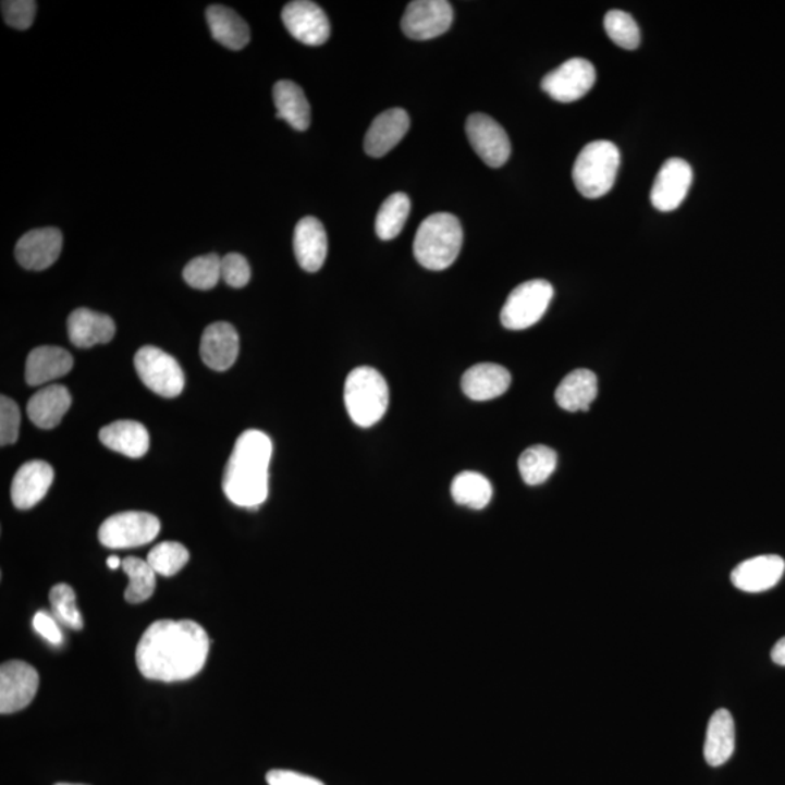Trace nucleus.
I'll return each instance as SVG.
<instances>
[{"mask_svg":"<svg viewBox=\"0 0 785 785\" xmlns=\"http://www.w3.org/2000/svg\"><path fill=\"white\" fill-rule=\"evenodd\" d=\"M210 639L191 620H160L151 624L138 641V671L147 679L177 683L197 675L206 665Z\"/></svg>","mask_w":785,"mask_h":785,"instance_id":"f257e3e1","label":"nucleus"},{"mask_svg":"<svg viewBox=\"0 0 785 785\" xmlns=\"http://www.w3.org/2000/svg\"><path fill=\"white\" fill-rule=\"evenodd\" d=\"M271 457L272 442L267 433L250 429L237 438L223 477V490L230 502L256 510L267 501Z\"/></svg>","mask_w":785,"mask_h":785,"instance_id":"f03ea898","label":"nucleus"},{"mask_svg":"<svg viewBox=\"0 0 785 785\" xmlns=\"http://www.w3.org/2000/svg\"><path fill=\"white\" fill-rule=\"evenodd\" d=\"M463 228L450 212H436L420 223L414 241L416 260L431 271H444L458 258Z\"/></svg>","mask_w":785,"mask_h":785,"instance_id":"7ed1b4c3","label":"nucleus"},{"mask_svg":"<svg viewBox=\"0 0 785 785\" xmlns=\"http://www.w3.org/2000/svg\"><path fill=\"white\" fill-rule=\"evenodd\" d=\"M389 385L371 367H358L346 379L344 401L349 418L361 428L380 422L389 407Z\"/></svg>","mask_w":785,"mask_h":785,"instance_id":"20e7f679","label":"nucleus"},{"mask_svg":"<svg viewBox=\"0 0 785 785\" xmlns=\"http://www.w3.org/2000/svg\"><path fill=\"white\" fill-rule=\"evenodd\" d=\"M620 168V150L614 143L600 140L585 146L576 159L574 182L584 197L600 198L615 184Z\"/></svg>","mask_w":785,"mask_h":785,"instance_id":"39448f33","label":"nucleus"},{"mask_svg":"<svg viewBox=\"0 0 785 785\" xmlns=\"http://www.w3.org/2000/svg\"><path fill=\"white\" fill-rule=\"evenodd\" d=\"M553 296V285L549 281L532 280L518 285L506 298L501 311L503 328L524 331L535 327L548 311Z\"/></svg>","mask_w":785,"mask_h":785,"instance_id":"423d86ee","label":"nucleus"},{"mask_svg":"<svg viewBox=\"0 0 785 785\" xmlns=\"http://www.w3.org/2000/svg\"><path fill=\"white\" fill-rule=\"evenodd\" d=\"M160 531L159 519L147 512H121L103 520L98 539L108 549L140 548L151 543Z\"/></svg>","mask_w":785,"mask_h":785,"instance_id":"0eeeda50","label":"nucleus"},{"mask_svg":"<svg viewBox=\"0 0 785 785\" xmlns=\"http://www.w3.org/2000/svg\"><path fill=\"white\" fill-rule=\"evenodd\" d=\"M134 367L143 384L162 397L180 396L185 385L184 371L172 355L156 346H143L134 357Z\"/></svg>","mask_w":785,"mask_h":785,"instance_id":"6e6552de","label":"nucleus"},{"mask_svg":"<svg viewBox=\"0 0 785 785\" xmlns=\"http://www.w3.org/2000/svg\"><path fill=\"white\" fill-rule=\"evenodd\" d=\"M597 72L591 62L585 59H571L554 69L541 82L544 93L557 102H575L596 85Z\"/></svg>","mask_w":785,"mask_h":785,"instance_id":"1a4fd4ad","label":"nucleus"},{"mask_svg":"<svg viewBox=\"0 0 785 785\" xmlns=\"http://www.w3.org/2000/svg\"><path fill=\"white\" fill-rule=\"evenodd\" d=\"M453 20V7L445 0H415L403 15L402 29L412 40L427 41L449 32Z\"/></svg>","mask_w":785,"mask_h":785,"instance_id":"9d476101","label":"nucleus"},{"mask_svg":"<svg viewBox=\"0 0 785 785\" xmlns=\"http://www.w3.org/2000/svg\"><path fill=\"white\" fill-rule=\"evenodd\" d=\"M468 142L479 158L490 168H501L511 156V142L501 124L492 116L471 114L467 119Z\"/></svg>","mask_w":785,"mask_h":785,"instance_id":"9b49d317","label":"nucleus"},{"mask_svg":"<svg viewBox=\"0 0 785 785\" xmlns=\"http://www.w3.org/2000/svg\"><path fill=\"white\" fill-rule=\"evenodd\" d=\"M40 676L23 661L3 663L0 667V713L12 714L25 709L36 697Z\"/></svg>","mask_w":785,"mask_h":785,"instance_id":"f8f14e48","label":"nucleus"},{"mask_svg":"<svg viewBox=\"0 0 785 785\" xmlns=\"http://www.w3.org/2000/svg\"><path fill=\"white\" fill-rule=\"evenodd\" d=\"M287 32L306 46H322L331 37V23L319 5L309 0H296L284 7L281 14Z\"/></svg>","mask_w":785,"mask_h":785,"instance_id":"ddd939ff","label":"nucleus"},{"mask_svg":"<svg viewBox=\"0 0 785 785\" xmlns=\"http://www.w3.org/2000/svg\"><path fill=\"white\" fill-rule=\"evenodd\" d=\"M691 184L692 169L688 162L679 158L666 160L650 191V201L659 211H674L687 198Z\"/></svg>","mask_w":785,"mask_h":785,"instance_id":"4468645a","label":"nucleus"},{"mask_svg":"<svg viewBox=\"0 0 785 785\" xmlns=\"http://www.w3.org/2000/svg\"><path fill=\"white\" fill-rule=\"evenodd\" d=\"M62 249L63 234L59 229H34L16 243L15 256L25 270L45 271L59 259Z\"/></svg>","mask_w":785,"mask_h":785,"instance_id":"2eb2a0df","label":"nucleus"},{"mask_svg":"<svg viewBox=\"0 0 785 785\" xmlns=\"http://www.w3.org/2000/svg\"><path fill=\"white\" fill-rule=\"evenodd\" d=\"M53 480L54 470L49 463L41 459L25 463L12 480V502L19 510H32L45 499Z\"/></svg>","mask_w":785,"mask_h":785,"instance_id":"dca6fc26","label":"nucleus"},{"mask_svg":"<svg viewBox=\"0 0 785 785\" xmlns=\"http://www.w3.org/2000/svg\"><path fill=\"white\" fill-rule=\"evenodd\" d=\"M410 119L402 108L381 112L368 128L364 149L371 158H383L403 140L409 132Z\"/></svg>","mask_w":785,"mask_h":785,"instance_id":"f3484780","label":"nucleus"},{"mask_svg":"<svg viewBox=\"0 0 785 785\" xmlns=\"http://www.w3.org/2000/svg\"><path fill=\"white\" fill-rule=\"evenodd\" d=\"M785 562L775 554L749 559L732 572V582L740 591L757 593L772 589L783 578Z\"/></svg>","mask_w":785,"mask_h":785,"instance_id":"a211bd4d","label":"nucleus"},{"mask_svg":"<svg viewBox=\"0 0 785 785\" xmlns=\"http://www.w3.org/2000/svg\"><path fill=\"white\" fill-rule=\"evenodd\" d=\"M294 254L298 266L307 272H318L328 256V234L316 217L307 216L294 230Z\"/></svg>","mask_w":785,"mask_h":785,"instance_id":"6ab92c4d","label":"nucleus"},{"mask_svg":"<svg viewBox=\"0 0 785 785\" xmlns=\"http://www.w3.org/2000/svg\"><path fill=\"white\" fill-rule=\"evenodd\" d=\"M199 353H201L204 364L211 370H229L236 363L238 355L236 329L228 322L210 324L203 333Z\"/></svg>","mask_w":785,"mask_h":785,"instance_id":"aec40b11","label":"nucleus"},{"mask_svg":"<svg viewBox=\"0 0 785 785\" xmlns=\"http://www.w3.org/2000/svg\"><path fill=\"white\" fill-rule=\"evenodd\" d=\"M69 338L77 348H93L108 344L115 335V323L110 316L90 309H76L68 320Z\"/></svg>","mask_w":785,"mask_h":785,"instance_id":"412c9836","label":"nucleus"},{"mask_svg":"<svg viewBox=\"0 0 785 785\" xmlns=\"http://www.w3.org/2000/svg\"><path fill=\"white\" fill-rule=\"evenodd\" d=\"M510 385V371L498 364L489 363L468 368L462 380L464 394L475 402L493 401L502 396Z\"/></svg>","mask_w":785,"mask_h":785,"instance_id":"4be33fe9","label":"nucleus"},{"mask_svg":"<svg viewBox=\"0 0 785 785\" xmlns=\"http://www.w3.org/2000/svg\"><path fill=\"white\" fill-rule=\"evenodd\" d=\"M73 367L69 351L59 346H38L27 358L25 379L29 385H41L66 376Z\"/></svg>","mask_w":785,"mask_h":785,"instance_id":"5701e85b","label":"nucleus"},{"mask_svg":"<svg viewBox=\"0 0 785 785\" xmlns=\"http://www.w3.org/2000/svg\"><path fill=\"white\" fill-rule=\"evenodd\" d=\"M72 405V396L63 385L53 384L29 398L27 412L32 422L41 429H53L62 422Z\"/></svg>","mask_w":785,"mask_h":785,"instance_id":"b1692460","label":"nucleus"},{"mask_svg":"<svg viewBox=\"0 0 785 785\" xmlns=\"http://www.w3.org/2000/svg\"><path fill=\"white\" fill-rule=\"evenodd\" d=\"M99 440L108 449L130 458H142L149 451V432L134 420H119L99 431Z\"/></svg>","mask_w":785,"mask_h":785,"instance_id":"393cba45","label":"nucleus"},{"mask_svg":"<svg viewBox=\"0 0 785 785\" xmlns=\"http://www.w3.org/2000/svg\"><path fill=\"white\" fill-rule=\"evenodd\" d=\"M735 720L726 709L711 715L707 727L704 758L711 766H722L735 752Z\"/></svg>","mask_w":785,"mask_h":785,"instance_id":"a878e982","label":"nucleus"},{"mask_svg":"<svg viewBox=\"0 0 785 785\" xmlns=\"http://www.w3.org/2000/svg\"><path fill=\"white\" fill-rule=\"evenodd\" d=\"M277 119L284 120L297 132H306L310 127V103L305 93L292 81H280L274 86Z\"/></svg>","mask_w":785,"mask_h":785,"instance_id":"bb28decb","label":"nucleus"},{"mask_svg":"<svg viewBox=\"0 0 785 785\" xmlns=\"http://www.w3.org/2000/svg\"><path fill=\"white\" fill-rule=\"evenodd\" d=\"M207 23L211 36L230 50L245 49L250 41L249 25L229 8L211 5L207 10Z\"/></svg>","mask_w":785,"mask_h":785,"instance_id":"cd10ccee","label":"nucleus"},{"mask_svg":"<svg viewBox=\"0 0 785 785\" xmlns=\"http://www.w3.org/2000/svg\"><path fill=\"white\" fill-rule=\"evenodd\" d=\"M598 396V380L592 371L579 368L567 375L556 390L557 405L567 412H587Z\"/></svg>","mask_w":785,"mask_h":785,"instance_id":"c85d7f7f","label":"nucleus"},{"mask_svg":"<svg viewBox=\"0 0 785 785\" xmlns=\"http://www.w3.org/2000/svg\"><path fill=\"white\" fill-rule=\"evenodd\" d=\"M451 494L458 505L483 510L492 501L493 489L483 475L476 471H463L453 480Z\"/></svg>","mask_w":785,"mask_h":785,"instance_id":"c756f323","label":"nucleus"},{"mask_svg":"<svg viewBox=\"0 0 785 785\" xmlns=\"http://www.w3.org/2000/svg\"><path fill=\"white\" fill-rule=\"evenodd\" d=\"M410 212V198L405 193L390 195L380 207L376 219V233L381 241H393L405 228Z\"/></svg>","mask_w":785,"mask_h":785,"instance_id":"7c9ffc66","label":"nucleus"},{"mask_svg":"<svg viewBox=\"0 0 785 785\" xmlns=\"http://www.w3.org/2000/svg\"><path fill=\"white\" fill-rule=\"evenodd\" d=\"M557 467L556 451L545 445L530 446L520 454L518 468L520 477L527 485L544 483Z\"/></svg>","mask_w":785,"mask_h":785,"instance_id":"2f4dec72","label":"nucleus"},{"mask_svg":"<svg viewBox=\"0 0 785 785\" xmlns=\"http://www.w3.org/2000/svg\"><path fill=\"white\" fill-rule=\"evenodd\" d=\"M121 566L128 576L125 601L130 604H140L149 600L156 589V572L151 569L149 563L138 557H127Z\"/></svg>","mask_w":785,"mask_h":785,"instance_id":"473e14b6","label":"nucleus"},{"mask_svg":"<svg viewBox=\"0 0 785 785\" xmlns=\"http://www.w3.org/2000/svg\"><path fill=\"white\" fill-rule=\"evenodd\" d=\"M188 561L189 553L184 545L175 543V541H163V543L151 549L146 562L149 563L156 575L169 578V576L176 575L177 572L184 569Z\"/></svg>","mask_w":785,"mask_h":785,"instance_id":"72a5a7b5","label":"nucleus"},{"mask_svg":"<svg viewBox=\"0 0 785 785\" xmlns=\"http://www.w3.org/2000/svg\"><path fill=\"white\" fill-rule=\"evenodd\" d=\"M221 279V258L210 254L189 260L184 268V280L197 290L214 289Z\"/></svg>","mask_w":785,"mask_h":785,"instance_id":"f704fd0d","label":"nucleus"},{"mask_svg":"<svg viewBox=\"0 0 785 785\" xmlns=\"http://www.w3.org/2000/svg\"><path fill=\"white\" fill-rule=\"evenodd\" d=\"M604 27L611 41L622 49L636 50L640 46V29L630 14L624 11H610L605 15Z\"/></svg>","mask_w":785,"mask_h":785,"instance_id":"c9c22d12","label":"nucleus"},{"mask_svg":"<svg viewBox=\"0 0 785 785\" xmlns=\"http://www.w3.org/2000/svg\"><path fill=\"white\" fill-rule=\"evenodd\" d=\"M51 609L60 622L73 630H82L84 618L77 610L76 593L66 584L56 585L50 591Z\"/></svg>","mask_w":785,"mask_h":785,"instance_id":"e433bc0d","label":"nucleus"},{"mask_svg":"<svg viewBox=\"0 0 785 785\" xmlns=\"http://www.w3.org/2000/svg\"><path fill=\"white\" fill-rule=\"evenodd\" d=\"M37 14L34 0H5L2 2V15L5 23L15 29H28Z\"/></svg>","mask_w":785,"mask_h":785,"instance_id":"4c0bfd02","label":"nucleus"},{"mask_svg":"<svg viewBox=\"0 0 785 785\" xmlns=\"http://www.w3.org/2000/svg\"><path fill=\"white\" fill-rule=\"evenodd\" d=\"M21 414L20 407L12 398L0 397V444L11 445L19 440Z\"/></svg>","mask_w":785,"mask_h":785,"instance_id":"58836bf2","label":"nucleus"},{"mask_svg":"<svg viewBox=\"0 0 785 785\" xmlns=\"http://www.w3.org/2000/svg\"><path fill=\"white\" fill-rule=\"evenodd\" d=\"M221 279L230 287H246L250 281V267L245 256L228 254L224 258H221Z\"/></svg>","mask_w":785,"mask_h":785,"instance_id":"ea45409f","label":"nucleus"},{"mask_svg":"<svg viewBox=\"0 0 785 785\" xmlns=\"http://www.w3.org/2000/svg\"><path fill=\"white\" fill-rule=\"evenodd\" d=\"M33 626L34 630L45 637L49 643L54 646L63 643V635L62 631H60L58 622H56L50 614H47L46 611H38V613L34 615Z\"/></svg>","mask_w":785,"mask_h":785,"instance_id":"a19ab883","label":"nucleus"},{"mask_svg":"<svg viewBox=\"0 0 785 785\" xmlns=\"http://www.w3.org/2000/svg\"><path fill=\"white\" fill-rule=\"evenodd\" d=\"M268 785H324L314 776L287 770H272L267 774Z\"/></svg>","mask_w":785,"mask_h":785,"instance_id":"79ce46f5","label":"nucleus"},{"mask_svg":"<svg viewBox=\"0 0 785 785\" xmlns=\"http://www.w3.org/2000/svg\"><path fill=\"white\" fill-rule=\"evenodd\" d=\"M771 658L776 665L785 666V637L776 641L774 648H772Z\"/></svg>","mask_w":785,"mask_h":785,"instance_id":"37998d69","label":"nucleus"},{"mask_svg":"<svg viewBox=\"0 0 785 785\" xmlns=\"http://www.w3.org/2000/svg\"><path fill=\"white\" fill-rule=\"evenodd\" d=\"M107 565L108 567H110V569L115 571L119 569L121 565H123V562H121L120 557L111 556L108 557Z\"/></svg>","mask_w":785,"mask_h":785,"instance_id":"c03bdc74","label":"nucleus"},{"mask_svg":"<svg viewBox=\"0 0 785 785\" xmlns=\"http://www.w3.org/2000/svg\"><path fill=\"white\" fill-rule=\"evenodd\" d=\"M56 785H84V784H66V783H60V784H56Z\"/></svg>","mask_w":785,"mask_h":785,"instance_id":"a18cd8bd","label":"nucleus"}]
</instances>
